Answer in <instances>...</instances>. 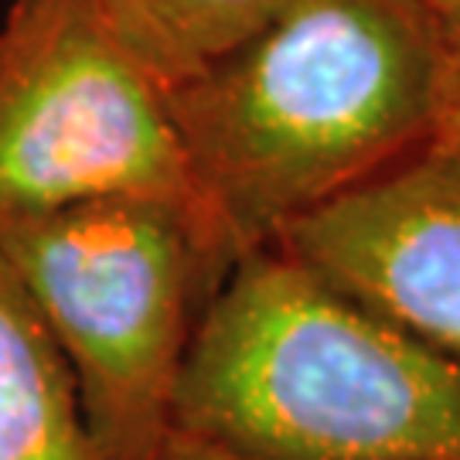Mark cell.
<instances>
[{"mask_svg": "<svg viewBox=\"0 0 460 460\" xmlns=\"http://www.w3.org/2000/svg\"><path fill=\"white\" fill-rule=\"evenodd\" d=\"M0 460H99L75 382L0 249Z\"/></svg>", "mask_w": 460, "mask_h": 460, "instance_id": "obj_6", "label": "cell"}, {"mask_svg": "<svg viewBox=\"0 0 460 460\" xmlns=\"http://www.w3.org/2000/svg\"><path fill=\"white\" fill-rule=\"evenodd\" d=\"M420 4L444 24H460V0H420Z\"/></svg>", "mask_w": 460, "mask_h": 460, "instance_id": "obj_10", "label": "cell"}, {"mask_svg": "<svg viewBox=\"0 0 460 460\" xmlns=\"http://www.w3.org/2000/svg\"><path fill=\"white\" fill-rule=\"evenodd\" d=\"M93 198L167 201L212 235L164 89L96 0H14L0 24V218Z\"/></svg>", "mask_w": 460, "mask_h": 460, "instance_id": "obj_4", "label": "cell"}, {"mask_svg": "<svg viewBox=\"0 0 460 460\" xmlns=\"http://www.w3.org/2000/svg\"><path fill=\"white\" fill-rule=\"evenodd\" d=\"M171 429L226 460H460V362L270 243L198 314Z\"/></svg>", "mask_w": 460, "mask_h": 460, "instance_id": "obj_2", "label": "cell"}, {"mask_svg": "<svg viewBox=\"0 0 460 460\" xmlns=\"http://www.w3.org/2000/svg\"><path fill=\"white\" fill-rule=\"evenodd\" d=\"M427 147L450 157L460 167V24H444Z\"/></svg>", "mask_w": 460, "mask_h": 460, "instance_id": "obj_8", "label": "cell"}, {"mask_svg": "<svg viewBox=\"0 0 460 460\" xmlns=\"http://www.w3.org/2000/svg\"><path fill=\"white\" fill-rule=\"evenodd\" d=\"M147 460H226V457L208 450V447L195 444V440H188V437H181L178 429H167V437L157 444V450Z\"/></svg>", "mask_w": 460, "mask_h": 460, "instance_id": "obj_9", "label": "cell"}, {"mask_svg": "<svg viewBox=\"0 0 460 460\" xmlns=\"http://www.w3.org/2000/svg\"><path fill=\"white\" fill-rule=\"evenodd\" d=\"M444 21L420 0H294L167 85L188 178L235 263L427 144Z\"/></svg>", "mask_w": 460, "mask_h": 460, "instance_id": "obj_1", "label": "cell"}, {"mask_svg": "<svg viewBox=\"0 0 460 460\" xmlns=\"http://www.w3.org/2000/svg\"><path fill=\"white\" fill-rule=\"evenodd\" d=\"M294 0H96L113 38L154 83H181L212 66Z\"/></svg>", "mask_w": 460, "mask_h": 460, "instance_id": "obj_7", "label": "cell"}, {"mask_svg": "<svg viewBox=\"0 0 460 460\" xmlns=\"http://www.w3.org/2000/svg\"><path fill=\"white\" fill-rule=\"evenodd\" d=\"M0 249L66 358L99 460H147L205 300L229 260L191 212L93 198L0 218Z\"/></svg>", "mask_w": 460, "mask_h": 460, "instance_id": "obj_3", "label": "cell"}, {"mask_svg": "<svg viewBox=\"0 0 460 460\" xmlns=\"http://www.w3.org/2000/svg\"><path fill=\"white\" fill-rule=\"evenodd\" d=\"M273 246L460 362V167L450 157L423 144L290 218Z\"/></svg>", "mask_w": 460, "mask_h": 460, "instance_id": "obj_5", "label": "cell"}]
</instances>
